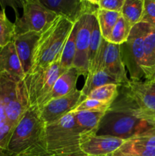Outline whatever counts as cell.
Wrapping results in <instances>:
<instances>
[{
  "label": "cell",
  "instance_id": "27",
  "mask_svg": "<svg viewBox=\"0 0 155 156\" xmlns=\"http://www.w3.org/2000/svg\"><path fill=\"white\" fill-rule=\"evenodd\" d=\"M131 29L132 28L128 25L122 17L120 16L111 32L107 42L116 45H122L127 41Z\"/></svg>",
  "mask_w": 155,
  "mask_h": 156
},
{
  "label": "cell",
  "instance_id": "20",
  "mask_svg": "<svg viewBox=\"0 0 155 156\" xmlns=\"http://www.w3.org/2000/svg\"><path fill=\"white\" fill-rule=\"evenodd\" d=\"M76 34H77V24H74L73 28L64 45L59 58V66L62 73L73 66L76 54Z\"/></svg>",
  "mask_w": 155,
  "mask_h": 156
},
{
  "label": "cell",
  "instance_id": "6",
  "mask_svg": "<svg viewBox=\"0 0 155 156\" xmlns=\"http://www.w3.org/2000/svg\"><path fill=\"white\" fill-rule=\"evenodd\" d=\"M150 26L144 22L135 24L130 30L128 39L120 45V53L130 75V80L141 81L143 72L144 40Z\"/></svg>",
  "mask_w": 155,
  "mask_h": 156
},
{
  "label": "cell",
  "instance_id": "21",
  "mask_svg": "<svg viewBox=\"0 0 155 156\" xmlns=\"http://www.w3.org/2000/svg\"><path fill=\"white\" fill-rule=\"evenodd\" d=\"M109 84H116V81L111 76H109L104 70L94 72L93 73H89L86 77V81L84 85L83 88L81 90L82 95L86 98L88 94L99 87L103 85H109Z\"/></svg>",
  "mask_w": 155,
  "mask_h": 156
},
{
  "label": "cell",
  "instance_id": "30",
  "mask_svg": "<svg viewBox=\"0 0 155 156\" xmlns=\"http://www.w3.org/2000/svg\"><path fill=\"white\" fill-rule=\"evenodd\" d=\"M111 104L109 102H103L100 101L94 100L91 98H86L81 102L78 105L74 108L71 112H78V111H92V112H104L109 110Z\"/></svg>",
  "mask_w": 155,
  "mask_h": 156
},
{
  "label": "cell",
  "instance_id": "11",
  "mask_svg": "<svg viewBox=\"0 0 155 156\" xmlns=\"http://www.w3.org/2000/svg\"><path fill=\"white\" fill-rule=\"evenodd\" d=\"M94 16L95 13L85 14L76 22V54L73 67L78 69L81 75L85 77L88 73L90 41Z\"/></svg>",
  "mask_w": 155,
  "mask_h": 156
},
{
  "label": "cell",
  "instance_id": "9",
  "mask_svg": "<svg viewBox=\"0 0 155 156\" xmlns=\"http://www.w3.org/2000/svg\"><path fill=\"white\" fill-rule=\"evenodd\" d=\"M100 70L106 71L119 85H126L129 82L126 66L122 59L119 45L103 40L98 56L92 67L88 69V74Z\"/></svg>",
  "mask_w": 155,
  "mask_h": 156
},
{
  "label": "cell",
  "instance_id": "35",
  "mask_svg": "<svg viewBox=\"0 0 155 156\" xmlns=\"http://www.w3.org/2000/svg\"><path fill=\"white\" fill-rule=\"evenodd\" d=\"M84 156H89V155H84Z\"/></svg>",
  "mask_w": 155,
  "mask_h": 156
},
{
  "label": "cell",
  "instance_id": "1",
  "mask_svg": "<svg viewBox=\"0 0 155 156\" xmlns=\"http://www.w3.org/2000/svg\"><path fill=\"white\" fill-rule=\"evenodd\" d=\"M152 127L153 126L139 118L135 105L121 88L103 116L97 135L127 140Z\"/></svg>",
  "mask_w": 155,
  "mask_h": 156
},
{
  "label": "cell",
  "instance_id": "2",
  "mask_svg": "<svg viewBox=\"0 0 155 156\" xmlns=\"http://www.w3.org/2000/svg\"><path fill=\"white\" fill-rule=\"evenodd\" d=\"M45 128L39 108L30 107L14 129L6 151L18 156H46Z\"/></svg>",
  "mask_w": 155,
  "mask_h": 156
},
{
  "label": "cell",
  "instance_id": "8",
  "mask_svg": "<svg viewBox=\"0 0 155 156\" xmlns=\"http://www.w3.org/2000/svg\"><path fill=\"white\" fill-rule=\"evenodd\" d=\"M120 88L131 99L141 120L155 127V82L129 80Z\"/></svg>",
  "mask_w": 155,
  "mask_h": 156
},
{
  "label": "cell",
  "instance_id": "33",
  "mask_svg": "<svg viewBox=\"0 0 155 156\" xmlns=\"http://www.w3.org/2000/svg\"><path fill=\"white\" fill-rule=\"evenodd\" d=\"M0 156H18L12 155V154L9 153L8 151L6 150H2V149H0Z\"/></svg>",
  "mask_w": 155,
  "mask_h": 156
},
{
  "label": "cell",
  "instance_id": "31",
  "mask_svg": "<svg viewBox=\"0 0 155 156\" xmlns=\"http://www.w3.org/2000/svg\"><path fill=\"white\" fill-rule=\"evenodd\" d=\"M140 22L155 27V0H144V10Z\"/></svg>",
  "mask_w": 155,
  "mask_h": 156
},
{
  "label": "cell",
  "instance_id": "5",
  "mask_svg": "<svg viewBox=\"0 0 155 156\" xmlns=\"http://www.w3.org/2000/svg\"><path fill=\"white\" fill-rule=\"evenodd\" d=\"M59 58L60 56L46 69L28 73L22 80L30 107L40 108L46 103L56 80L63 73L59 66Z\"/></svg>",
  "mask_w": 155,
  "mask_h": 156
},
{
  "label": "cell",
  "instance_id": "34",
  "mask_svg": "<svg viewBox=\"0 0 155 156\" xmlns=\"http://www.w3.org/2000/svg\"><path fill=\"white\" fill-rule=\"evenodd\" d=\"M147 80L154 81V82H155V69H154V71L153 72V73H152V74H151V76H150V77H149L148 79H147Z\"/></svg>",
  "mask_w": 155,
  "mask_h": 156
},
{
  "label": "cell",
  "instance_id": "13",
  "mask_svg": "<svg viewBox=\"0 0 155 156\" xmlns=\"http://www.w3.org/2000/svg\"><path fill=\"white\" fill-rule=\"evenodd\" d=\"M84 99L81 90L78 89L63 97L53 99L39 108L41 118L46 125L51 124L71 112Z\"/></svg>",
  "mask_w": 155,
  "mask_h": 156
},
{
  "label": "cell",
  "instance_id": "25",
  "mask_svg": "<svg viewBox=\"0 0 155 156\" xmlns=\"http://www.w3.org/2000/svg\"><path fill=\"white\" fill-rule=\"evenodd\" d=\"M103 40V38L102 37L101 33H100V27H99L97 18H96V16H94V21H93L92 31H91V41H90L89 66H88V69L91 67H92L96 59H97V56H98Z\"/></svg>",
  "mask_w": 155,
  "mask_h": 156
},
{
  "label": "cell",
  "instance_id": "26",
  "mask_svg": "<svg viewBox=\"0 0 155 156\" xmlns=\"http://www.w3.org/2000/svg\"><path fill=\"white\" fill-rule=\"evenodd\" d=\"M15 36V24L8 18L5 9H2L0 10V47H5L12 42Z\"/></svg>",
  "mask_w": 155,
  "mask_h": 156
},
{
  "label": "cell",
  "instance_id": "15",
  "mask_svg": "<svg viewBox=\"0 0 155 156\" xmlns=\"http://www.w3.org/2000/svg\"><path fill=\"white\" fill-rule=\"evenodd\" d=\"M40 34V33L31 31L15 35L14 38L15 50L25 76L31 69L33 51Z\"/></svg>",
  "mask_w": 155,
  "mask_h": 156
},
{
  "label": "cell",
  "instance_id": "17",
  "mask_svg": "<svg viewBox=\"0 0 155 156\" xmlns=\"http://www.w3.org/2000/svg\"><path fill=\"white\" fill-rule=\"evenodd\" d=\"M80 76H81L80 72L73 66L62 73L56 80L53 90L47 98L46 103L53 99L63 97L77 90L76 85Z\"/></svg>",
  "mask_w": 155,
  "mask_h": 156
},
{
  "label": "cell",
  "instance_id": "7",
  "mask_svg": "<svg viewBox=\"0 0 155 156\" xmlns=\"http://www.w3.org/2000/svg\"><path fill=\"white\" fill-rule=\"evenodd\" d=\"M23 15L16 17L15 24V35L36 32L42 34L58 15L47 9L40 0H25L21 2Z\"/></svg>",
  "mask_w": 155,
  "mask_h": 156
},
{
  "label": "cell",
  "instance_id": "24",
  "mask_svg": "<svg viewBox=\"0 0 155 156\" xmlns=\"http://www.w3.org/2000/svg\"><path fill=\"white\" fill-rule=\"evenodd\" d=\"M120 85L116 84H109L96 88L88 95V98L94 99L103 102L112 103L119 94Z\"/></svg>",
  "mask_w": 155,
  "mask_h": 156
},
{
  "label": "cell",
  "instance_id": "12",
  "mask_svg": "<svg viewBox=\"0 0 155 156\" xmlns=\"http://www.w3.org/2000/svg\"><path fill=\"white\" fill-rule=\"evenodd\" d=\"M41 2L58 16H63L75 24L84 15L96 13V0H40Z\"/></svg>",
  "mask_w": 155,
  "mask_h": 156
},
{
  "label": "cell",
  "instance_id": "3",
  "mask_svg": "<svg viewBox=\"0 0 155 156\" xmlns=\"http://www.w3.org/2000/svg\"><path fill=\"white\" fill-rule=\"evenodd\" d=\"M74 24L63 16H57L40 36L33 51L28 73L46 69L60 56ZM27 73V74H28Z\"/></svg>",
  "mask_w": 155,
  "mask_h": 156
},
{
  "label": "cell",
  "instance_id": "16",
  "mask_svg": "<svg viewBox=\"0 0 155 156\" xmlns=\"http://www.w3.org/2000/svg\"><path fill=\"white\" fill-rule=\"evenodd\" d=\"M0 73H7L18 81L25 77L13 41L0 47Z\"/></svg>",
  "mask_w": 155,
  "mask_h": 156
},
{
  "label": "cell",
  "instance_id": "29",
  "mask_svg": "<svg viewBox=\"0 0 155 156\" xmlns=\"http://www.w3.org/2000/svg\"><path fill=\"white\" fill-rule=\"evenodd\" d=\"M112 156H155V148L141 147L124 144L114 152Z\"/></svg>",
  "mask_w": 155,
  "mask_h": 156
},
{
  "label": "cell",
  "instance_id": "19",
  "mask_svg": "<svg viewBox=\"0 0 155 156\" xmlns=\"http://www.w3.org/2000/svg\"><path fill=\"white\" fill-rule=\"evenodd\" d=\"M155 69V27L150 26L144 40L143 72L147 80Z\"/></svg>",
  "mask_w": 155,
  "mask_h": 156
},
{
  "label": "cell",
  "instance_id": "23",
  "mask_svg": "<svg viewBox=\"0 0 155 156\" xmlns=\"http://www.w3.org/2000/svg\"><path fill=\"white\" fill-rule=\"evenodd\" d=\"M95 16L98 22L102 37L107 41L114 26L121 16V13L98 9L96 12Z\"/></svg>",
  "mask_w": 155,
  "mask_h": 156
},
{
  "label": "cell",
  "instance_id": "36",
  "mask_svg": "<svg viewBox=\"0 0 155 156\" xmlns=\"http://www.w3.org/2000/svg\"><path fill=\"white\" fill-rule=\"evenodd\" d=\"M109 156H112V155H109Z\"/></svg>",
  "mask_w": 155,
  "mask_h": 156
},
{
  "label": "cell",
  "instance_id": "22",
  "mask_svg": "<svg viewBox=\"0 0 155 156\" xmlns=\"http://www.w3.org/2000/svg\"><path fill=\"white\" fill-rule=\"evenodd\" d=\"M144 0H125L121 10V16L132 28L141 21L144 10Z\"/></svg>",
  "mask_w": 155,
  "mask_h": 156
},
{
  "label": "cell",
  "instance_id": "32",
  "mask_svg": "<svg viewBox=\"0 0 155 156\" xmlns=\"http://www.w3.org/2000/svg\"><path fill=\"white\" fill-rule=\"evenodd\" d=\"M125 0H96L98 9L110 12H121Z\"/></svg>",
  "mask_w": 155,
  "mask_h": 156
},
{
  "label": "cell",
  "instance_id": "4",
  "mask_svg": "<svg viewBox=\"0 0 155 156\" xmlns=\"http://www.w3.org/2000/svg\"><path fill=\"white\" fill-rule=\"evenodd\" d=\"M46 156H84L80 148L81 131L72 112L57 121L46 125Z\"/></svg>",
  "mask_w": 155,
  "mask_h": 156
},
{
  "label": "cell",
  "instance_id": "28",
  "mask_svg": "<svg viewBox=\"0 0 155 156\" xmlns=\"http://www.w3.org/2000/svg\"><path fill=\"white\" fill-rule=\"evenodd\" d=\"M125 143L130 146L155 148V127L144 131L126 140Z\"/></svg>",
  "mask_w": 155,
  "mask_h": 156
},
{
  "label": "cell",
  "instance_id": "14",
  "mask_svg": "<svg viewBox=\"0 0 155 156\" xmlns=\"http://www.w3.org/2000/svg\"><path fill=\"white\" fill-rule=\"evenodd\" d=\"M126 140L110 136L84 133L80 136L81 150L86 155L109 156L116 152Z\"/></svg>",
  "mask_w": 155,
  "mask_h": 156
},
{
  "label": "cell",
  "instance_id": "18",
  "mask_svg": "<svg viewBox=\"0 0 155 156\" xmlns=\"http://www.w3.org/2000/svg\"><path fill=\"white\" fill-rule=\"evenodd\" d=\"M78 126L84 133L97 134L100 122L106 113L92 111H78L72 112Z\"/></svg>",
  "mask_w": 155,
  "mask_h": 156
},
{
  "label": "cell",
  "instance_id": "10",
  "mask_svg": "<svg viewBox=\"0 0 155 156\" xmlns=\"http://www.w3.org/2000/svg\"><path fill=\"white\" fill-rule=\"evenodd\" d=\"M20 81L5 73H0V149L7 150L15 126L8 120L7 110L18 90Z\"/></svg>",
  "mask_w": 155,
  "mask_h": 156
}]
</instances>
